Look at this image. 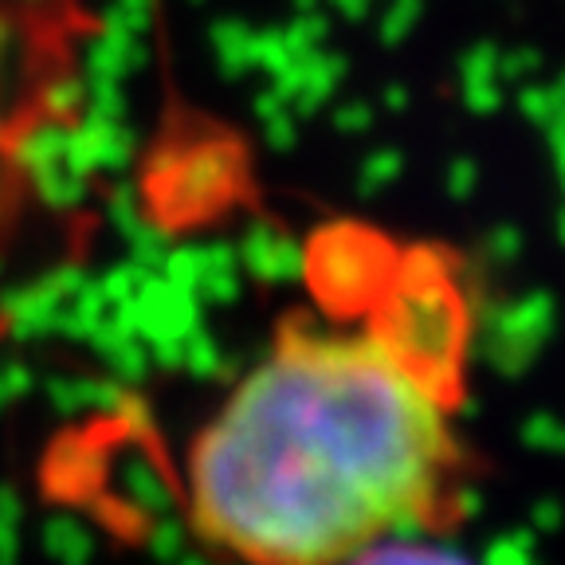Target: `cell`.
<instances>
[{
    "label": "cell",
    "mask_w": 565,
    "mask_h": 565,
    "mask_svg": "<svg viewBox=\"0 0 565 565\" xmlns=\"http://www.w3.org/2000/svg\"><path fill=\"white\" fill-rule=\"evenodd\" d=\"M471 295L440 247L377 244L373 275L279 322L185 451V522L224 565H345L463 514Z\"/></svg>",
    "instance_id": "6da1fadb"
},
{
    "label": "cell",
    "mask_w": 565,
    "mask_h": 565,
    "mask_svg": "<svg viewBox=\"0 0 565 565\" xmlns=\"http://www.w3.org/2000/svg\"><path fill=\"white\" fill-rule=\"evenodd\" d=\"M63 32V0H0V315L40 201L35 141L60 98L63 63H71Z\"/></svg>",
    "instance_id": "7a4b0ae2"
},
{
    "label": "cell",
    "mask_w": 565,
    "mask_h": 565,
    "mask_svg": "<svg viewBox=\"0 0 565 565\" xmlns=\"http://www.w3.org/2000/svg\"><path fill=\"white\" fill-rule=\"evenodd\" d=\"M345 565H476L468 554L436 542V534H420V539H393L381 546L365 550Z\"/></svg>",
    "instance_id": "3957f363"
}]
</instances>
